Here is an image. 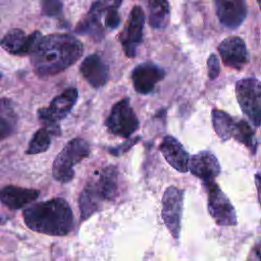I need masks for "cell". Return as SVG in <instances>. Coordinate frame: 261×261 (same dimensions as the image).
<instances>
[{
	"mask_svg": "<svg viewBox=\"0 0 261 261\" xmlns=\"http://www.w3.org/2000/svg\"><path fill=\"white\" fill-rule=\"evenodd\" d=\"M236 95L242 111L255 126L261 125V82L256 77L240 80Z\"/></svg>",
	"mask_w": 261,
	"mask_h": 261,
	"instance_id": "obj_6",
	"label": "cell"
},
{
	"mask_svg": "<svg viewBox=\"0 0 261 261\" xmlns=\"http://www.w3.org/2000/svg\"><path fill=\"white\" fill-rule=\"evenodd\" d=\"M255 184H256V188H257V192H258V199L261 205V175L260 174H256L255 175Z\"/></svg>",
	"mask_w": 261,
	"mask_h": 261,
	"instance_id": "obj_28",
	"label": "cell"
},
{
	"mask_svg": "<svg viewBox=\"0 0 261 261\" xmlns=\"http://www.w3.org/2000/svg\"><path fill=\"white\" fill-rule=\"evenodd\" d=\"M207 69H208V76L210 80H215L219 72H220V66H219V60L215 54H211L207 60Z\"/></svg>",
	"mask_w": 261,
	"mask_h": 261,
	"instance_id": "obj_26",
	"label": "cell"
},
{
	"mask_svg": "<svg viewBox=\"0 0 261 261\" xmlns=\"http://www.w3.org/2000/svg\"><path fill=\"white\" fill-rule=\"evenodd\" d=\"M165 77V70L153 62H144L137 65L132 71L134 89L141 95L150 94L157 83Z\"/></svg>",
	"mask_w": 261,
	"mask_h": 261,
	"instance_id": "obj_12",
	"label": "cell"
},
{
	"mask_svg": "<svg viewBox=\"0 0 261 261\" xmlns=\"http://www.w3.org/2000/svg\"><path fill=\"white\" fill-rule=\"evenodd\" d=\"M220 164L215 155L209 151H201L190 158V172L203 181L213 180L220 173Z\"/></svg>",
	"mask_w": 261,
	"mask_h": 261,
	"instance_id": "obj_17",
	"label": "cell"
},
{
	"mask_svg": "<svg viewBox=\"0 0 261 261\" xmlns=\"http://www.w3.org/2000/svg\"><path fill=\"white\" fill-rule=\"evenodd\" d=\"M22 217L30 229L47 236H66L74 225L71 207L59 197L29 206L23 210Z\"/></svg>",
	"mask_w": 261,
	"mask_h": 261,
	"instance_id": "obj_2",
	"label": "cell"
},
{
	"mask_svg": "<svg viewBox=\"0 0 261 261\" xmlns=\"http://www.w3.org/2000/svg\"><path fill=\"white\" fill-rule=\"evenodd\" d=\"M42 12L46 16H57L62 11L61 0H42Z\"/></svg>",
	"mask_w": 261,
	"mask_h": 261,
	"instance_id": "obj_25",
	"label": "cell"
},
{
	"mask_svg": "<svg viewBox=\"0 0 261 261\" xmlns=\"http://www.w3.org/2000/svg\"><path fill=\"white\" fill-rule=\"evenodd\" d=\"M17 125V115L8 99L0 98V141L13 134Z\"/></svg>",
	"mask_w": 261,
	"mask_h": 261,
	"instance_id": "obj_20",
	"label": "cell"
},
{
	"mask_svg": "<svg viewBox=\"0 0 261 261\" xmlns=\"http://www.w3.org/2000/svg\"><path fill=\"white\" fill-rule=\"evenodd\" d=\"M211 117L213 128L222 141L233 138L237 121L229 114L219 109H213Z\"/></svg>",
	"mask_w": 261,
	"mask_h": 261,
	"instance_id": "obj_22",
	"label": "cell"
},
{
	"mask_svg": "<svg viewBox=\"0 0 261 261\" xmlns=\"http://www.w3.org/2000/svg\"><path fill=\"white\" fill-rule=\"evenodd\" d=\"M105 126L111 134L124 139L129 138L138 130L140 121L128 98H123L112 106L105 120Z\"/></svg>",
	"mask_w": 261,
	"mask_h": 261,
	"instance_id": "obj_7",
	"label": "cell"
},
{
	"mask_svg": "<svg viewBox=\"0 0 261 261\" xmlns=\"http://www.w3.org/2000/svg\"><path fill=\"white\" fill-rule=\"evenodd\" d=\"M184 191L176 187H168L162 197V218L173 239L177 240L180 233Z\"/></svg>",
	"mask_w": 261,
	"mask_h": 261,
	"instance_id": "obj_10",
	"label": "cell"
},
{
	"mask_svg": "<svg viewBox=\"0 0 261 261\" xmlns=\"http://www.w3.org/2000/svg\"><path fill=\"white\" fill-rule=\"evenodd\" d=\"M79 98V91L76 88H67L61 94L57 95L50 102L48 107L38 109V117L44 123L53 136H59L61 129L59 121L67 116L75 105Z\"/></svg>",
	"mask_w": 261,
	"mask_h": 261,
	"instance_id": "obj_5",
	"label": "cell"
},
{
	"mask_svg": "<svg viewBox=\"0 0 261 261\" xmlns=\"http://www.w3.org/2000/svg\"><path fill=\"white\" fill-rule=\"evenodd\" d=\"M51 136H53V134L47 127L43 126L39 128L32 137L25 153L35 155L46 152L51 145Z\"/></svg>",
	"mask_w": 261,
	"mask_h": 261,
	"instance_id": "obj_23",
	"label": "cell"
},
{
	"mask_svg": "<svg viewBox=\"0 0 261 261\" xmlns=\"http://www.w3.org/2000/svg\"><path fill=\"white\" fill-rule=\"evenodd\" d=\"M208 194V211L214 221L220 226L237 224V214L227 196L214 180L204 181Z\"/></svg>",
	"mask_w": 261,
	"mask_h": 261,
	"instance_id": "obj_8",
	"label": "cell"
},
{
	"mask_svg": "<svg viewBox=\"0 0 261 261\" xmlns=\"http://www.w3.org/2000/svg\"><path fill=\"white\" fill-rule=\"evenodd\" d=\"M122 0H95L87 16L76 27V33L88 35L95 40H101L104 36L105 28L101 22L108 12L117 10Z\"/></svg>",
	"mask_w": 261,
	"mask_h": 261,
	"instance_id": "obj_9",
	"label": "cell"
},
{
	"mask_svg": "<svg viewBox=\"0 0 261 261\" xmlns=\"http://www.w3.org/2000/svg\"><path fill=\"white\" fill-rule=\"evenodd\" d=\"M90 152V145L85 139L73 138L70 140L53 161V177L61 184L72 180L74 176L73 167L82 160L89 157Z\"/></svg>",
	"mask_w": 261,
	"mask_h": 261,
	"instance_id": "obj_4",
	"label": "cell"
},
{
	"mask_svg": "<svg viewBox=\"0 0 261 261\" xmlns=\"http://www.w3.org/2000/svg\"><path fill=\"white\" fill-rule=\"evenodd\" d=\"M145 14L140 6L133 7L124 30L120 34V43L124 54L132 58L137 54V49L143 40Z\"/></svg>",
	"mask_w": 261,
	"mask_h": 261,
	"instance_id": "obj_11",
	"label": "cell"
},
{
	"mask_svg": "<svg viewBox=\"0 0 261 261\" xmlns=\"http://www.w3.org/2000/svg\"><path fill=\"white\" fill-rule=\"evenodd\" d=\"M220 23L230 30L239 28L247 16L246 0H214Z\"/></svg>",
	"mask_w": 261,
	"mask_h": 261,
	"instance_id": "obj_14",
	"label": "cell"
},
{
	"mask_svg": "<svg viewBox=\"0 0 261 261\" xmlns=\"http://www.w3.org/2000/svg\"><path fill=\"white\" fill-rule=\"evenodd\" d=\"M80 71L89 85L99 89L109 80V66L99 54L87 56L80 66Z\"/></svg>",
	"mask_w": 261,
	"mask_h": 261,
	"instance_id": "obj_16",
	"label": "cell"
},
{
	"mask_svg": "<svg viewBox=\"0 0 261 261\" xmlns=\"http://www.w3.org/2000/svg\"><path fill=\"white\" fill-rule=\"evenodd\" d=\"M118 194V169L114 165L102 168L85 186L79 198L82 221L98 212L102 204L112 202Z\"/></svg>",
	"mask_w": 261,
	"mask_h": 261,
	"instance_id": "obj_3",
	"label": "cell"
},
{
	"mask_svg": "<svg viewBox=\"0 0 261 261\" xmlns=\"http://www.w3.org/2000/svg\"><path fill=\"white\" fill-rule=\"evenodd\" d=\"M233 138L251 149L253 153L256 151V140H255V134L251 125L245 121V120H240L236 124V130L233 134Z\"/></svg>",
	"mask_w": 261,
	"mask_h": 261,
	"instance_id": "obj_24",
	"label": "cell"
},
{
	"mask_svg": "<svg viewBox=\"0 0 261 261\" xmlns=\"http://www.w3.org/2000/svg\"><path fill=\"white\" fill-rule=\"evenodd\" d=\"M140 140V137H137V138H133V139H129L127 138L125 142H123L122 144H120L119 146L115 147V148H110L108 151L114 155V156H119L123 153H125L126 151H128L135 144H137Z\"/></svg>",
	"mask_w": 261,
	"mask_h": 261,
	"instance_id": "obj_27",
	"label": "cell"
},
{
	"mask_svg": "<svg viewBox=\"0 0 261 261\" xmlns=\"http://www.w3.org/2000/svg\"><path fill=\"white\" fill-rule=\"evenodd\" d=\"M40 195L36 189L6 186L0 190V202L11 210H17L33 203Z\"/></svg>",
	"mask_w": 261,
	"mask_h": 261,
	"instance_id": "obj_19",
	"label": "cell"
},
{
	"mask_svg": "<svg viewBox=\"0 0 261 261\" xmlns=\"http://www.w3.org/2000/svg\"><path fill=\"white\" fill-rule=\"evenodd\" d=\"M80 40L68 34L41 37L31 54L34 71L40 77L56 75L74 64L83 55Z\"/></svg>",
	"mask_w": 261,
	"mask_h": 261,
	"instance_id": "obj_1",
	"label": "cell"
},
{
	"mask_svg": "<svg viewBox=\"0 0 261 261\" xmlns=\"http://www.w3.org/2000/svg\"><path fill=\"white\" fill-rule=\"evenodd\" d=\"M258 257H259V259H261V249H260V251H259V253H258Z\"/></svg>",
	"mask_w": 261,
	"mask_h": 261,
	"instance_id": "obj_30",
	"label": "cell"
},
{
	"mask_svg": "<svg viewBox=\"0 0 261 261\" xmlns=\"http://www.w3.org/2000/svg\"><path fill=\"white\" fill-rule=\"evenodd\" d=\"M221 60L226 66L242 69L248 62V51L244 40L237 36L224 39L218 46Z\"/></svg>",
	"mask_w": 261,
	"mask_h": 261,
	"instance_id": "obj_15",
	"label": "cell"
},
{
	"mask_svg": "<svg viewBox=\"0 0 261 261\" xmlns=\"http://www.w3.org/2000/svg\"><path fill=\"white\" fill-rule=\"evenodd\" d=\"M159 151L167 163L175 170L179 172L189 170V154L174 137L165 136L159 146Z\"/></svg>",
	"mask_w": 261,
	"mask_h": 261,
	"instance_id": "obj_18",
	"label": "cell"
},
{
	"mask_svg": "<svg viewBox=\"0 0 261 261\" xmlns=\"http://www.w3.org/2000/svg\"><path fill=\"white\" fill-rule=\"evenodd\" d=\"M41 37L40 32L25 35L20 29H12L0 40V46L15 56L31 55Z\"/></svg>",
	"mask_w": 261,
	"mask_h": 261,
	"instance_id": "obj_13",
	"label": "cell"
},
{
	"mask_svg": "<svg viewBox=\"0 0 261 261\" xmlns=\"http://www.w3.org/2000/svg\"><path fill=\"white\" fill-rule=\"evenodd\" d=\"M257 2H258V5H259V7L261 9V0H257Z\"/></svg>",
	"mask_w": 261,
	"mask_h": 261,
	"instance_id": "obj_29",
	"label": "cell"
},
{
	"mask_svg": "<svg viewBox=\"0 0 261 261\" xmlns=\"http://www.w3.org/2000/svg\"><path fill=\"white\" fill-rule=\"evenodd\" d=\"M149 23L153 29H164L170 15L168 0H148Z\"/></svg>",
	"mask_w": 261,
	"mask_h": 261,
	"instance_id": "obj_21",
	"label": "cell"
}]
</instances>
